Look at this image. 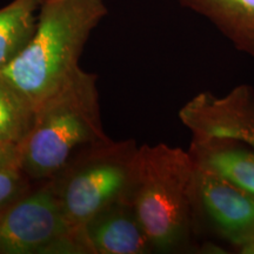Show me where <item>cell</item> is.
I'll return each mask as SVG.
<instances>
[{
  "label": "cell",
  "mask_w": 254,
  "mask_h": 254,
  "mask_svg": "<svg viewBox=\"0 0 254 254\" xmlns=\"http://www.w3.org/2000/svg\"><path fill=\"white\" fill-rule=\"evenodd\" d=\"M107 12L104 0H44L31 40L0 77L36 109L80 68L84 47Z\"/></svg>",
  "instance_id": "cell-1"
},
{
  "label": "cell",
  "mask_w": 254,
  "mask_h": 254,
  "mask_svg": "<svg viewBox=\"0 0 254 254\" xmlns=\"http://www.w3.org/2000/svg\"><path fill=\"white\" fill-rule=\"evenodd\" d=\"M111 140L101 123L97 75L79 68L34 109L19 167L32 183L50 180L82 151Z\"/></svg>",
  "instance_id": "cell-2"
},
{
  "label": "cell",
  "mask_w": 254,
  "mask_h": 254,
  "mask_svg": "<svg viewBox=\"0 0 254 254\" xmlns=\"http://www.w3.org/2000/svg\"><path fill=\"white\" fill-rule=\"evenodd\" d=\"M195 163L166 144L138 147L128 202L152 249L172 252L189 243L196 219Z\"/></svg>",
  "instance_id": "cell-3"
},
{
  "label": "cell",
  "mask_w": 254,
  "mask_h": 254,
  "mask_svg": "<svg viewBox=\"0 0 254 254\" xmlns=\"http://www.w3.org/2000/svg\"><path fill=\"white\" fill-rule=\"evenodd\" d=\"M136 151L133 140H111L82 151L51 179L73 230L86 237L85 227L95 215L114 202L126 201Z\"/></svg>",
  "instance_id": "cell-4"
},
{
  "label": "cell",
  "mask_w": 254,
  "mask_h": 254,
  "mask_svg": "<svg viewBox=\"0 0 254 254\" xmlns=\"http://www.w3.org/2000/svg\"><path fill=\"white\" fill-rule=\"evenodd\" d=\"M86 237L69 226L52 180L32 186L0 215V254H90Z\"/></svg>",
  "instance_id": "cell-5"
},
{
  "label": "cell",
  "mask_w": 254,
  "mask_h": 254,
  "mask_svg": "<svg viewBox=\"0 0 254 254\" xmlns=\"http://www.w3.org/2000/svg\"><path fill=\"white\" fill-rule=\"evenodd\" d=\"M179 118L192 138H232L254 150V88L249 85L222 97L199 93L184 105Z\"/></svg>",
  "instance_id": "cell-6"
},
{
  "label": "cell",
  "mask_w": 254,
  "mask_h": 254,
  "mask_svg": "<svg viewBox=\"0 0 254 254\" xmlns=\"http://www.w3.org/2000/svg\"><path fill=\"white\" fill-rule=\"evenodd\" d=\"M195 212L227 243L241 247L254 241V196L196 166Z\"/></svg>",
  "instance_id": "cell-7"
},
{
  "label": "cell",
  "mask_w": 254,
  "mask_h": 254,
  "mask_svg": "<svg viewBox=\"0 0 254 254\" xmlns=\"http://www.w3.org/2000/svg\"><path fill=\"white\" fill-rule=\"evenodd\" d=\"M92 254H144L152 245L128 202L120 200L99 212L85 227Z\"/></svg>",
  "instance_id": "cell-8"
},
{
  "label": "cell",
  "mask_w": 254,
  "mask_h": 254,
  "mask_svg": "<svg viewBox=\"0 0 254 254\" xmlns=\"http://www.w3.org/2000/svg\"><path fill=\"white\" fill-rule=\"evenodd\" d=\"M190 154L196 166L254 196V150L232 138H192Z\"/></svg>",
  "instance_id": "cell-9"
},
{
  "label": "cell",
  "mask_w": 254,
  "mask_h": 254,
  "mask_svg": "<svg viewBox=\"0 0 254 254\" xmlns=\"http://www.w3.org/2000/svg\"><path fill=\"white\" fill-rule=\"evenodd\" d=\"M207 19L241 52L254 59V0H177Z\"/></svg>",
  "instance_id": "cell-10"
},
{
  "label": "cell",
  "mask_w": 254,
  "mask_h": 254,
  "mask_svg": "<svg viewBox=\"0 0 254 254\" xmlns=\"http://www.w3.org/2000/svg\"><path fill=\"white\" fill-rule=\"evenodd\" d=\"M44 0H12L0 8V68L25 49L36 31Z\"/></svg>",
  "instance_id": "cell-11"
},
{
  "label": "cell",
  "mask_w": 254,
  "mask_h": 254,
  "mask_svg": "<svg viewBox=\"0 0 254 254\" xmlns=\"http://www.w3.org/2000/svg\"><path fill=\"white\" fill-rule=\"evenodd\" d=\"M34 119V107L0 77V148L20 147Z\"/></svg>",
  "instance_id": "cell-12"
},
{
  "label": "cell",
  "mask_w": 254,
  "mask_h": 254,
  "mask_svg": "<svg viewBox=\"0 0 254 254\" xmlns=\"http://www.w3.org/2000/svg\"><path fill=\"white\" fill-rule=\"evenodd\" d=\"M33 183L18 165L0 167V215L26 194Z\"/></svg>",
  "instance_id": "cell-13"
},
{
  "label": "cell",
  "mask_w": 254,
  "mask_h": 254,
  "mask_svg": "<svg viewBox=\"0 0 254 254\" xmlns=\"http://www.w3.org/2000/svg\"><path fill=\"white\" fill-rule=\"evenodd\" d=\"M18 165L19 166V150L18 148H0V167Z\"/></svg>",
  "instance_id": "cell-14"
},
{
  "label": "cell",
  "mask_w": 254,
  "mask_h": 254,
  "mask_svg": "<svg viewBox=\"0 0 254 254\" xmlns=\"http://www.w3.org/2000/svg\"><path fill=\"white\" fill-rule=\"evenodd\" d=\"M241 250V253H245V254H254V241H251V243H247L245 245H243L241 247H239Z\"/></svg>",
  "instance_id": "cell-15"
}]
</instances>
